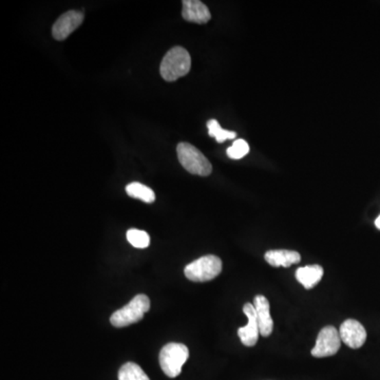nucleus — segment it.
I'll return each mask as SVG.
<instances>
[{"label": "nucleus", "instance_id": "17", "mask_svg": "<svg viewBox=\"0 0 380 380\" xmlns=\"http://www.w3.org/2000/svg\"><path fill=\"white\" fill-rule=\"evenodd\" d=\"M127 240L136 249H147L150 245L149 235L140 229H129L127 231Z\"/></svg>", "mask_w": 380, "mask_h": 380}, {"label": "nucleus", "instance_id": "3", "mask_svg": "<svg viewBox=\"0 0 380 380\" xmlns=\"http://www.w3.org/2000/svg\"><path fill=\"white\" fill-rule=\"evenodd\" d=\"M177 153L181 165L192 175L207 177L212 173V164L208 161L207 157L192 144H179Z\"/></svg>", "mask_w": 380, "mask_h": 380}, {"label": "nucleus", "instance_id": "7", "mask_svg": "<svg viewBox=\"0 0 380 380\" xmlns=\"http://www.w3.org/2000/svg\"><path fill=\"white\" fill-rule=\"evenodd\" d=\"M84 13L79 11H68L55 21L52 28V35L56 40H65L83 23Z\"/></svg>", "mask_w": 380, "mask_h": 380}, {"label": "nucleus", "instance_id": "2", "mask_svg": "<svg viewBox=\"0 0 380 380\" xmlns=\"http://www.w3.org/2000/svg\"><path fill=\"white\" fill-rule=\"evenodd\" d=\"M150 309V300L148 296L136 295L129 303L118 309L111 315L110 322L113 327H125L134 325L143 319L144 315Z\"/></svg>", "mask_w": 380, "mask_h": 380}, {"label": "nucleus", "instance_id": "15", "mask_svg": "<svg viewBox=\"0 0 380 380\" xmlns=\"http://www.w3.org/2000/svg\"><path fill=\"white\" fill-rule=\"evenodd\" d=\"M118 380H150L141 366L134 362H127L118 371Z\"/></svg>", "mask_w": 380, "mask_h": 380}, {"label": "nucleus", "instance_id": "5", "mask_svg": "<svg viewBox=\"0 0 380 380\" xmlns=\"http://www.w3.org/2000/svg\"><path fill=\"white\" fill-rule=\"evenodd\" d=\"M222 272V261L219 257H201L194 262L187 265L184 270L185 276L190 281L207 282L219 276Z\"/></svg>", "mask_w": 380, "mask_h": 380}, {"label": "nucleus", "instance_id": "1", "mask_svg": "<svg viewBox=\"0 0 380 380\" xmlns=\"http://www.w3.org/2000/svg\"><path fill=\"white\" fill-rule=\"evenodd\" d=\"M192 68V58L183 47H173L167 52L160 66V73L166 81H175L186 75Z\"/></svg>", "mask_w": 380, "mask_h": 380}, {"label": "nucleus", "instance_id": "16", "mask_svg": "<svg viewBox=\"0 0 380 380\" xmlns=\"http://www.w3.org/2000/svg\"><path fill=\"white\" fill-rule=\"evenodd\" d=\"M208 134L210 136L216 138L218 143H223L226 140H233L237 136V134L229 130L222 129L219 122L216 120H210L207 122Z\"/></svg>", "mask_w": 380, "mask_h": 380}, {"label": "nucleus", "instance_id": "9", "mask_svg": "<svg viewBox=\"0 0 380 380\" xmlns=\"http://www.w3.org/2000/svg\"><path fill=\"white\" fill-rule=\"evenodd\" d=\"M243 312L249 319V323L245 327L238 329V336L245 346H253L257 344L260 335L256 309L253 304L246 303L243 307Z\"/></svg>", "mask_w": 380, "mask_h": 380}, {"label": "nucleus", "instance_id": "6", "mask_svg": "<svg viewBox=\"0 0 380 380\" xmlns=\"http://www.w3.org/2000/svg\"><path fill=\"white\" fill-rule=\"evenodd\" d=\"M340 346L341 338L338 331L334 327H325L317 337L312 355L316 358L329 357L338 352Z\"/></svg>", "mask_w": 380, "mask_h": 380}, {"label": "nucleus", "instance_id": "13", "mask_svg": "<svg viewBox=\"0 0 380 380\" xmlns=\"http://www.w3.org/2000/svg\"><path fill=\"white\" fill-rule=\"evenodd\" d=\"M323 276V268L320 265H309L296 270V279L307 290H311L320 282Z\"/></svg>", "mask_w": 380, "mask_h": 380}, {"label": "nucleus", "instance_id": "11", "mask_svg": "<svg viewBox=\"0 0 380 380\" xmlns=\"http://www.w3.org/2000/svg\"><path fill=\"white\" fill-rule=\"evenodd\" d=\"M182 16L189 23L199 25L207 23L212 18L210 9L202 1L199 0H184L183 1Z\"/></svg>", "mask_w": 380, "mask_h": 380}, {"label": "nucleus", "instance_id": "8", "mask_svg": "<svg viewBox=\"0 0 380 380\" xmlns=\"http://www.w3.org/2000/svg\"><path fill=\"white\" fill-rule=\"evenodd\" d=\"M341 341L352 349H359L366 340V331L362 323L355 319H348L339 329Z\"/></svg>", "mask_w": 380, "mask_h": 380}, {"label": "nucleus", "instance_id": "10", "mask_svg": "<svg viewBox=\"0 0 380 380\" xmlns=\"http://www.w3.org/2000/svg\"><path fill=\"white\" fill-rule=\"evenodd\" d=\"M253 307L256 309L257 320H258L261 336H270L274 329V322H273L270 312V302L264 296L258 295L253 299Z\"/></svg>", "mask_w": 380, "mask_h": 380}, {"label": "nucleus", "instance_id": "18", "mask_svg": "<svg viewBox=\"0 0 380 380\" xmlns=\"http://www.w3.org/2000/svg\"><path fill=\"white\" fill-rule=\"evenodd\" d=\"M249 152V146L244 140L240 138L233 142V145L227 149V155L233 160L244 157Z\"/></svg>", "mask_w": 380, "mask_h": 380}, {"label": "nucleus", "instance_id": "4", "mask_svg": "<svg viewBox=\"0 0 380 380\" xmlns=\"http://www.w3.org/2000/svg\"><path fill=\"white\" fill-rule=\"evenodd\" d=\"M188 357V348L185 344L171 342L164 346L160 352V366L168 377L175 378L180 375Z\"/></svg>", "mask_w": 380, "mask_h": 380}, {"label": "nucleus", "instance_id": "12", "mask_svg": "<svg viewBox=\"0 0 380 380\" xmlns=\"http://www.w3.org/2000/svg\"><path fill=\"white\" fill-rule=\"evenodd\" d=\"M265 261L274 268L283 266L288 268L290 265L297 264L301 261L300 253L295 251H288V249H277L270 251L265 253Z\"/></svg>", "mask_w": 380, "mask_h": 380}, {"label": "nucleus", "instance_id": "19", "mask_svg": "<svg viewBox=\"0 0 380 380\" xmlns=\"http://www.w3.org/2000/svg\"><path fill=\"white\" fill-rule=\"evenodd\" d=\"M375 225L376 227L378 228V229H380V216L377 218V219H376Z\"/></svg>", "mask_w": 380, "mask_h": 380}, {"label": "nucleus", "instance_id": "14", "mask_svg": "<svg viewBox=\"0 0 380 380\" xmlns=\"http://www.w3.org/2000/svg\"><path fill=\"white\" fill-rule=\"evenodd\" d=\"M126 192L131 198L142 200L145 203H153L155 201V192L141 183L132 182L127 185Z\"/></svg>", "mask_w": 380, "mask_h": 380}]
</instances>
